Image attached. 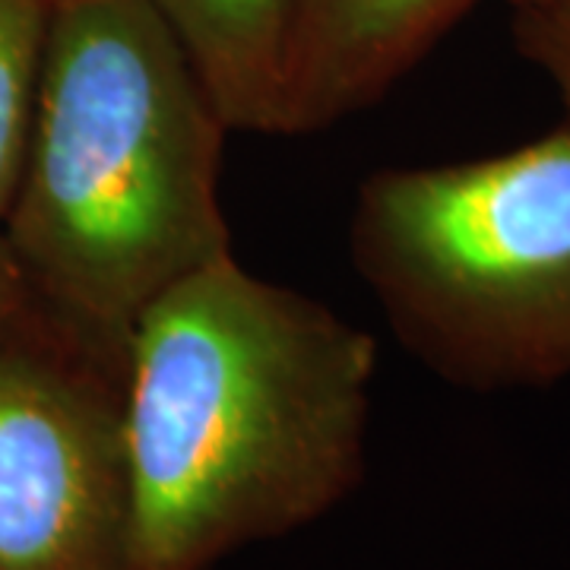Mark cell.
Here are the masks:
<instances>
[{
	"mask_svg": "<svg viewBox=\"0 0 570 570\" xmlns=\"http://www.w3.org/2000/svg\"><path fill=\"white\" fill-rule=\"evenodd\" d=\"M377 340L232 257L130 333L124 422L140 570H213L365 479Z\"/></svg>",
	"mask_w": 570,
	"mask_h": 570,
	"instance_id": "1",
	"label": "cell"
},
{
	"mask_svg": "<svg viewBox=\"0 0 570 570\" xmlns=\"http://www.w3.org/2000/svg\"><path fill=\"white\" fill-rule=\"evenodd\" d=\"M225 124L149 0H51L3 235L32 295L127 352L142 311L232 257Z\"/></svg>",
	"mask_w": 570,
	"mask_h": 570,
	"instance_id": "2",
	"label": "cell"
},
{
	"mask_svg": "<svg viewBox=\"0 0 570 570\" xmlns=\"http://www.w3.org/2000/svg\"><path fill=\"white\" fill-rule=\"evenodd\" d=\"M352 257L396 340L450 384L568 377L570 124L475 163L374 171Z\"/></svg>",
	"mask_w": 570,
	"mask_h": 570,
	"instance_id": "3",
	"label": "cell"
},
{
	"mask_svg": "<svg viewBox=\"0 0 570 570\" xmlns=\"http://www.w3.org/2000/svg\"><path fill=\"white\" fill-rule=\"evenodd\" d=\"M124 371L39 298L0 326V570H140Z\"/></svg>",
	"mask_w": 570,
	"mask_h": 570,
	"instance_id": "4",
	"label": "cell"
},
{
	"mask_svg": "<svg viewBox=\"0 0 570 570\" xmlns=\"http://www.w3.org/2000/svg\"><path fill=\"white\" fill-rule=\"evenodd\" d=\"M479 0H298L283 134H317L365 111Z\"/></svg>",
	"mask_w": 570,
	"mask_h": 570,
	"instance_id": "5",
	"label": "cell"
},
{
	"mask_svg": "<svg viewBox=\"0 0 570 570\" xmlns=\"http://www.w3.org/2000/svg\"><path fill=\"white\" fill-rule=\"evenodd\" d=\"M232 130L283 134L298 0H149Z\"/></svg>",
	"mask_w": 570,
	"mask_h": 570,
	"instance_id": "6",
	"label": "cell"
},
{
	"mask_svg": "<svg viewBox=\"0 0 570 570\" xmlns=\"http://www.w3.org/2000/svg\"><path fill=\"white\" fill-rule=\"evenodd\" d=\"M48 20L51 0H0V223L20 184Z\"/></svg>",
	"mask_w": 570,
	"mask_h": 570,
	"instance_id": "7",
	"label": "cell"
},
{
	"mask_svg": "<svg viewBox=\"0 0 570 570\" xmlns=\"http://www.w3.org/2000/svg\"><path fill=\"white\" fill-rule=\"evenodd\" d=\"M513 13L523 58L554 82L570 111V0H520Z\"/></svg>",
	"mask_w": 570,
	"mask_h": 570,
	"instance_id": "8",
	"label": "cell"
},
{
	"mask_svg": "<svg viewBox=\"0 0 570 570\" xmlns=\"http://www.w3.org/2000/svg\"><path fill=\"white\" fill-rule=\"evenodd\" d=\"M32 305H36V295L26 283L20 261H17L13 247H10L3 228H0V326L17 321L22 311Z\"/></svg>",
	"mask_w": 570,
	"mask_h": 570,
	"instance_id": "9",
	"label": "cell"
},
{
	"mask_svg": "<svg viewBox=\"0 0 570 570\" xmlns=\"http://www.w3.org/2000/svg\"><path fill=\"white\" fill-rule=\"evenodd\" d=\"M508 3H510V7H513V3H520V0H508Z\"/></svg>",
	"mask_w": 570,
	"mask_h": 570,
	"instance_id": "10",
	"label": "cell"
}]
</instances>
